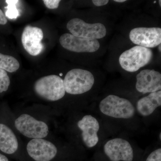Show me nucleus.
Masks as SVG:
<instances>
[{"instance_id": "f257e3e1", "label": "nucleus", "mask_w": 161, "mask_h": 161, "mask_svg": "<svg viewBox=\"0 0 161 161\" xmlns=\"http://www.w3.org/2000/svg\"><path fill=\"white\" fill-rule=\"evenodd\" d=\"M63 81L65 92L71 95H80L92 89L95 78L89 71L75 69L67 73Z\"/></svg>"}, {"instance_id": "f03ea898", "label": "nucleus", "mask_w": 161, "mask_h": 161, "mask_svg": "<svg viewBox=\"0 0 161 161\" xmlns=\"http://www.w3.org/2000/svg\"><path fill=\"white\" fill-rule=\"evenodd\" d=\"M99 109L103 114L118 119H130L135 115V108L128 99L109 95L100 102Z\"/></svg>"}, {"instance_id": "7ed1b4c3", "label": "nucleus", "mask_w": 161, "mask_h": 161, "mask_svg": "<svg viewBox=\"0 0 161 161\" xmlns=\"http://www.w3.org/2000/svg\"><path fill=\"white\" fill-rule=\"evenodd\" d=\"M153 57L150 48L137 45L123 52L119 57V63L125 70L134 72L150 63Z\"/></svg>"}, {"instance_id": "20e7f679", "label": "nucleus", "mask_w": 161, "mask_h": 161, "mask_svg": "<svg viewBox=\"0 0 161 161\" xmlns=\"http://www.w3.org/2000/svg\"><path fill=\"white\" fill-rule=\"evenodd\" d=\"M34 88L40 97L52 101L61 99L65 94L63 79L56 75L40 78L35 82Z\"/></svg>"}, {"instance_id": "39448f33", "label": "nucleus", "mask_w": 161, "mask_h": 161, "mask_svg": "<svg viewBox=\"0 0 161 161\" xmlns=\"http://www.w3.org/2000/svg\"><path fill=\"white\" fill-rule=\"evenodd\" d=\"M67 28L72 35L86 39H98L104 37L107 34L102 23H88L78 18L72 19L67 24Z\"/></svg>"}, {"instance_id": "423d86ee", "label": "nucleus", "mask_w": 161, "mask_h": 161, "mask_svg": "<svg viewBox=\"0 0 161 161\" xmlns=\"http://www.w3.org/2000/svg\"><path fill=\"white\" fill-rule=\"evenodd\" d=\"M15 126L20 133L29 138H44L49 132L46 123L27 114H23L18 117L15 120Z\"/></svg>"}, {"instance_id": "0eeeda50", "label": "nucleus", "mask_w": 161, "mask_h": 161, "mask_svg": "<svg viewBox=\"0 0 161 161\" xmlns=\"http://www.w3.org/2000/svg\"><path fill=\"white\" fill-rule=\"evenodd\" d=\"M130 40L138 46L152 48L161 43V28L160 27H136L130 34Z\"/></svg>"}, {"instance_id": "6e6552de", "label": "nucleus", "mask_w": 161, "mask_h": 161, "mask_svg": "<svg viewBox=\"0 0 161 161\" xmlns=\"http://www.w3.org/2000/svg\"><path fill=\"white\" fill-rule=\"evenodd\" d=\"M59 41L64 48L75 53H94L100 47L97 40L78 37L71 34H64Z\"/></svg>"}, {"instance_id": "1a4fd4ad", "label": "nucleus", "mask_w": 161, "mask_h": 161, "mask_svg": "<svg viewBox=\"0 0 161 161\" xmlns=\"http://www.w3.org/2000/svg\"><path fill=\"white\" fill-rule=\"evenodd\" d=\"M104 151L112 161H132L133 151L130 143L122 138L110 140L105 145Z\"/></svg>"}, {"instance_id": "9d476101", "label": "nucleus", "mask_w": 161, "mask_h": 161, "mask_svg": "<svg viewBox=\"0 0 161 161\" xmlns=\"http://www.w3.org/2000/svg\"><path fill=\"white\" fill-rule=\"evenodd\" d=\"M30 156L36 161H50L57 154L58 150L54 144L42 138L33 139L26 147Z\"/></svg>"}, {"instance_id": "9b49d317", "label": "nucleus", "mask_w": 161, "mask_h": 161, "mask_svg": "<svg viewBox=\"0 0 161 161\" xmlns=\"http://www.w3.org/2000/svg\"><path fill=\"white\" fill-rule=\"evenodd\" d=\"M43 38L41 28L27 26L23 30L21 40L25 50L31 56H36L42 53L44 48L41 43Z\"/></svg>"}, {"instance_id": "f8f14e48", "label": "nucleus", "mask_w": 161, "mask_h": 161, "mask_svg": "<svg viewBox=\"0 0 161 161\" xmlns=\"http://www.w3.org/2000/svg\"><path fill=\"white\" fill-rule=\"evenodd\" d=\"M136 88L143 94L158 92L161 89V75L153 69L141 71L136 75Z\"/></svg>"}, {"instance_id": "ddd939ff", "label": "nucleus", "mask_w": 161, "mask_h": 161, "mask_svg": "<svg viewBox=\"0 0 161 161\" xmlns=\"http://www.w3.org/2000/svg\"><path fill=\"white\" fill-rule=\"evenodd\" d=\"M78 126L82 131V140L88 148L95 147L98 143V133L99 130L98 120L91 115H86L78 122Z\"/></svg>"}, {"instance_id": "4468645a", "label": "nucleus", "mask_w": 161, "mask_h": 161, "mask_svg": "<svg viewBox=\"0 0 161 161\" xmlns=\"http://www.w3.org/2000/svg\"><path fill=\"white\" fill-rule=\"evenodd\" d=\"M161 106V91L150 93V95L140 98L136 103L137 111L143 116H149L156 109Z\"/></svg>"}, {"instance_id": "2eb2a0df", "label": "nucleus", "mask_w": 161, "mask_h": 161, "mask_svg": "<svg viewBox=\"0 0 161 161\" xmlns=\"http://www.w3.org/2000/svg\"><path fill=\"white\" fill-rule=\"evenodd\" d=\"M18 146L17 139L11 129L0 124V150L7 154H12L17 151Z\"/></svg>"}, {"instance_id": "dca6fc26", "label": "nucleus", "mask_w": 161, "mask_h": 161, "mask_svg": "<svg viewBox=\"0 0 161 161\" xmlns=\"http://www.w3.org/2000/svg\"><path fill=\"white\" fill-rule=\"evenodd\" d=\"M20 67L18 60L12 56L3 54L0 53V69L13 73L16 71Z\"/></svg>"}, {"instance_id": "f3484780", "label": "nucleus", "mask_w": 161, "mask_h": 161, "mask_svg": "<svg viewBox=\"0 0 161 161\" xmlns=\"http://www.w3.org/2000/svg\"><path fill=\"white\" fill-rule=\"evenodd\" d=\"M18 0H7L6 1L8 6L5 7L7 8L6 15L9 19H15L19 16V12L16 7V4L19 2Z\"/></svg>"}, {"instance_id": "a211bd4d", "label": "nucleus", "mask_w": 161, "mask_h": 161, "mask_svg": "<svg viewBox=\"0 0 161 161\" xmlns=\"http://www.w3.org/2000/svg\"><path fill=\"white\" fill-rule=\"evenodd\" d=\"M10 82L7 72L0 69V93L6 92L8 89Z\"/></svg>"}, {"instance_id": "6ab92c4d", "label": "nucleus", "mask_w": 161, "mask_h": 161, "mask_svg": "<svg viewBox=\"0 0 161 161\" xmlns=\"http://www.w3.org/2000/svg\"><path fill=\"white\" fill-rule=\"evenodd\" d=\"M146 161H161V149H157L151 153Z\"/></svg>"}, {"instance_id": "aec40b11", "label": "nucleus", "mask_w": 161, "mask_h": 161, "mask_svg": "<svg viewBox=\"0 0 161 161\" xmlns=\"http://www.w3.org/2000/svg\"><path fill=\"white\" fill-rule=\"evenodd\" d=\"M45 6L49 9H56L59 6L60 0H44L43 1Z\"/></svg>"}, {"instance_id": "412c9836", "label": "nucleus", "mask_w": 161, "mask_h": 161, "mask_svg": "<svg viewBox=\"0 0 161 161\" xmlns=\"http://www.w3.org/2000/svg\"><path fill=\"white\" fill-rule=\"evenodd\" d=\"M92 2L95 6H105L109 3L108 0H93Z\"/></svg>"}, {"instance_id": "4be33fe9", "label": "nucleus", "mask_w": 161, "mask_h": 161, "mask_svg": "<svg viewBox=\"0 0 161 161\" xmlns=\"http://www.w3.org/2000/svg\"><path fill=\"white\" fill-rule=\"evenodd\" d=\"M7 23V19L4 13L0 9V25H5Z\"/></svg>"}, {"instance_id": "5701e85b", "label": "nucleus", "mask_w": 161, "mask_h": 161, "mask_svg": "<svg viewBox=\"0 0 161 161\" xmlns=\"http://www.w3.org/2000/svg\"><path fill=\"white\" fill-rule=\"evenodd\" d=\"M0 161H9L5 156L0 153Z\"/></svg>"}, {"instance_id": "b1692460", "label": "nucleus", "mask_w": 161, "mask_h": 161, "mask_svg": "<svg viewBox=\"0 0 161 161\" xmlns=\"http://www.w3.org/2000/svg\"><path fill=\"white\" fill-rule=\"evenodd\" d=\"M126 0H115L114 2H116V3H124V2H126Z\"/></svg>"}, {"instance_id": "393cba45", "label": "nucleus", "mask_w": 161, "mask_h": 161, "mask_svg": "<svg viewBox=\"0 0 161 161\" xmlns=\"http://www.w3.org/2000/svg\"><path fill=\"white\" fill-rule=\"evenodd\" d=\"M159 47H158V49L159 51L160 52H161V44H159V45H158Z\"/></svg>"}, {"instance_id": "a878e982", "label": "nucleus", "mask_w": 161, "mask_h": 161, "mask_svg": "<svg viewBox=\"0 0 161 161\" xmlns=\"http://www.w3.org/2000/svg\"><path fill=\"white\" fill-rule=\"evenodd\" d=\"M159 6L161 7V1L160 0V1H159Z\"/></svg>"}]
</instances>
